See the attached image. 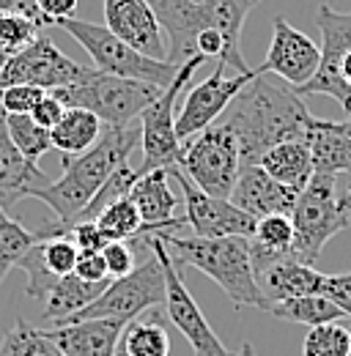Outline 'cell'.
Here are the masks:
<instances>
[{"label":"cell","mask_w":351,"mask_h":356,"mask_svg":"<svg viewBox=\"0 0 351 356\" xmlns=\"http://www.w3.org/2000/svg\"><path fill=\"white\" fill-rule=\"evenodd\" d=\"M104 28L146 58L168 60V39L148 0H104Z\"/></svg>","instance_id":"e0dca14e"},{"label":"cell","mask_w":351,"mask_h":356,"mask_svg":"<svg viewBox=\"0 0 351 356\" xmlns=\"http://www.w3.org/2000/svg\"><path fill=\"white\" fill-rule=\"evenodd\" d=\"M171 176L178 181V186L184 192V217H187V225L195 230V236H201V238H228V236L250 238L256 233V222H258L256 217H250L231 200L212 197L203 189H198L181 173L178 165L171 168Z\"/></svg>","instance_id":"9a60e30c"},{"label":"cell","mask_w":351,"mask_h":356,"mask_svg":"<svg viewBox=\"0 0 351 356\" xmlns=\"http://www.w3.org/2000/svg\"><path fill=\"white\" fill-rule=\"evenodd\" d=\"M55 28L66 31L77 44L86 49L93 60V69L102 74H116V77H130L140 83H151L157 88H168L176 80L178 66L171 60H154L132 49L127 42H121L116 33H110L102 25H93L77 17L58 19Z\"/></svg>","instance_id":"52a82bcc"},{"label":"cell","mask_w":351,"mask_h":356,"mask_svg":"<svg viewBox=\"0 0 351 356\" xmlns=\"http://www.w3.org/2000/svg\"><path fill=\"white\" fill-rule=\"evenodd\" d=\"M343 77H346V83L351 86V52L343 58Z\"/></svg>","instance_id":"f6af8a7d"},{"label":"cell","mask_w":351,"mask_h":356,"mask_svg":"<svg viewBox=\"0 0 351 356\" xmlns=\"http://www.w3.org/2000/svg\"><path fill=\"white\" fill-rule=\"evenodd\" d=\"M178 168L206 195L231 200L233 186L239 181V170H242L239 143L233 132L222 121H217L181 151Z\"/></svg>","instance_id":"ba28073f"},{"label":"cell","mask_w":351,"mask_h":356,"mask_svg":"<svg viewBox=\"0 0 351 356\" xmlns=\"http://www.w3.org/2000/svg\"><path fill=\"white\" fill-rule=\"evenodd\" d=\"M36 241H39V236L31 233V230H25L14 217L6 214V217L0 220V261H3L6 266H11V268L17 266V264L22 261V255H25Z\"/></svg>","instance_id":"e575fe53"},{"label":"cell","mask_w":351,"mask_h":356,"mask_svg":"<svg viewBox=\"0 0 351 356\" xmlns=\"http://www.w3.org/2000/svg\"><path fill=\"white\" fill-rule=\"evenodd\" d=\"M91 69L80 66L69 55H63L49 36H39L33 44L20 49L6 60L0 69V90L14 88V86H33L42 90H55L83 83Z\"/></svg>","instance_id":"4fadbf2b"},{"label":"cell","mask_w":351,"mask_h":356,"mask_svg":"<svg viewBox=\"0 0 351 356\" xmlns=\"http://www.w3.org/2000/svg\"><path fill=\"white\" fill-rule=\"evenodd\" d=\"M140 145V124L130 127H104L99 140L77 156H63V176L36 189L31 197L42 200L52 209L55 222H47L36 230L39 238L69 236L72 225L80 220L88 203L104 186L124 162H130L132 151Z\"/></svg>","instance_id":"6da1fadb"},{"label":"cell","mask_w":351,"mask_h":356,"mask_svg":"<svg viewBox=\"0 0 351 356\" xmlns=\"http://www.w3.org/2000/svg\"><path fill=\"white\" fill-rule=\"evenodd\" d=\"M324 296L332 299L343 310V315L351 318V271H346V274H327Z\"/></svg>","instance_id":"60d3db41"},{"label":"cell","mask_w":351,"mask_h":356,"mask_svg":"<svg viewBox=\"0 0 351 356\" xmlns=\"http://www.w3.org/2000/svg\"><path fill=\"white\" fill-rule=\"evenodd\" d=\"M171 170H151V173H140L130 189L132 203L140 211L143 220V233H173L178 227L187 225V217L176 211V195L171 192Z\"/></svg>","instance_id":"ac0fdd59"},{"label":"cell","mask_w":351,"mask_h":356,"mask_svg":"<svg viewBox=\"0 0 351 356\" xmlns=\"http://www.w3.org/2000/svg\"><path fill=\"white\" fill-rule=\"evenodd\" d=\"M102 258H104V264H107L110 280L127 277L132 268H134V252H132L130 241H110V244L102 250Z\"/></svg>","instance_id":"f35d334b"},{"label":"cell","mask_w":351,"mask_h":356,"mask_svg":"<svg viewBox=\"0 0 351 356\" xmlns=\"http://www.w3.org/2000/svg\"><path fill=\"white\" fill-rule=\"evenodd\" d=\"M341 127H343V129H346V132L351 134V113L346 115V121H341Z\"/></svg>","instance_id":"7dc6e473"},{"label":"cell","mask_w":351,"mask_h":356,"mask_svg":"<svg viewBox=\"0 0 351 356\" xmlns=\"http://www.w3.org/2000/svg\"><path fill=\"white\" fill-rule=\"evenodd\" d=\"M17 266L22 268L25 274H28V296L31 299H39V302H47V296H49V291L55 288V282L61 280V277H55L47 264H44V247H42V238L22 255V261L17 264Z\"/></svg>","instance_id":"836d02e7"},{"label":"cell","mask_w":351,"mask_h":356,"mask_svg":"<svg viewBox=\"0 0 351 356\" xmlns=\"http://www.w3.org/2000/svg\"><path fill=\"white\" fill-rule=\"evenodd\" d=\"M162 90L165 88H157L151 83L116 77V74H102V72L91 69V74L83 83L47 90V93L61 99L63 107H80V110L93 113L102 121V127H130L134 121H140L143 110Z\"/></svg>","instance_id":"5b68a950"},{"label":"cell","mask_w":351,"mask_h":356,"mask_svg":"<svg viewBox=\"0 0 351 356\" xmlns=\"http://www.w3.org/2000/svg\"><path fill=\"white\" fill-rule=\"evenodd\" d=\"M69 236H72V241L77 244V250H80V252H102V250L110 244V238L104 236V230H102L96 222L72 225Z\"/></svg>","instance_id":"ab89813d"},{"label":"cell","mask_w":351,"mask_h":356,"mask_svg":"<svg viewBox=\"0 0 351 356\" xmlns=\"http://www.w3.org/2000/svg\"><path fill=\"white\" fill-rule=\"evenodd\" d=\"M110 282H88L83 277H77L75 271L61 277L55 282V288L49 291L47 302H44V318L47 321H55L58 326L66 323L75 312H80L83 307H88L91 302H96L102 296V291L107 288Z\"/></svg>","instance_id":"484cf974"},{"label":"cell","mask_w":351,"mask_h":356,"mask_svg":"<svg viewBox=\"0 0 351 356\" xmlns=\"http://www.w3.org/2000/svg\"><path fill=\"white\" fill-rule=\"evenodd\" d=\"M305 140L313 154L315 173H351V134L341 127V121L313 118Z\"/></svg>","instance_id":"603a6c76"},{"label":"cell","mask_w":351,"mask_h":356,"mask_svg":"<svg viewBox=\"0 0 351 356\" xmlns=\"http://www.w3.org/2000/svg\"><path fill=\"white\" fill-rule=\"evenodd\" d=\"M124 326V321L113 318H88L61 323L52 332H47V337L63 356H116Z\"/></svg>","instance_id":"44dd1931"},{"label":"cell","mask_w":351,"mask_h":356,"mask_svg":"<svg viewBox=\"0 0 351 356\" xmlns=\"http://www.w3.org/2000/svg\"><path fill=\"white\" fill-rule=\"evenodd\" d=\"M315 28L321 33V63L305 86L294 88L299 96H329L346 115L351 113V86L343 77V58L351 52V11H335L332 6L315 8Z\"/></svg>","instance_id":"7c38bea8"},{"label":"cell","mask_w":351,"mask_h":356,"mask_svg":"<svg viewBox=\"0 0 351 356\" xmlns=\"http://www.w3.org/2000/svg\"><path fill=\"white\" fill-rule=\"evenodd\" d=\"M116 356H127V354H124V351H118V348H116Z\"/></svg>","instance_id":"681fc988"},{"label":"cell","mask_w":351,"mask_h":356,"mask_svg":"<svg viewBox=\"0 0 351 356\" xmlns=\"http://www.w3.org/2000/svg\"><path fill=\"white\" fill-rule=\"evenodd\" d=\"M162 31L168 39V60L181 66L184 60L195 58V42L203 31H219L225 39V55L219 63L228 69L233 66L239 74L250 72L242 49L239 36L244 28L247 14L261 0H148Z\"/></svg>","instance_id":"3957f363"},{"label":"cell","mask_w":351,"mask_h":356,"mask_svg":"<svg viewBox=\"0 0 351 356\" xmlns=\"http://www.w3.org/2000/svg\"><path fill=\"white\" fill-rule=\"evenodd\" d=\"M233 356H256V351H253V346H250V343H244V346H242V351H239V354H233Z\"/></svg>","instance_id":"bcb514c9"},{"label":"cell","mask_w":351,"mask_h":356,"mask_svg":"<svg viewBox=\"0 0 351 356\" xmlns=\"http://www.w3.org/2000/svg\"><path fill=\"white\" fill-rule=\"evenodd\" d=\"M315 115L288 83L256 74L225 110L222 124L239 143L242 165H258L261 156L288 140H305Z\"/></svg>","instance_id":"7a4b0ae2"},{"label":"cell","mask_w":351,"mask_h":356,"mask_svg":"<svg viewBox=\"0 0 351 356\" xmlns=\"http://www.w3.org/2000/svg\"><path fill=\"white\" fill-rule=\"evenodd\" d=\"M118 351L127 356H171V334L159 315L146 321H130L118 340Z\"/></svg>","instance_id":"f1b7e54d"},{"label":"cell","mask_w":351,"mask_h":356,"mask_svg":"<svg viewBox=\"0 0 351 356\" xmlns=\"http://www.w3.org/2000/svg\"><path fill=\"white\" fill-rule=\"evenodd\" d=\"M318 63H321V44H315L307 33L294 28L286 17H274L272 44L258 72L261 74L274 72L283 83H288L291 88H299L318 72Z\"/></svg>","instance_id":"2e32d148"},{"label":"cell","mask_w":351,"mask_h":356,"mask_svg":"<svg viewBox=\"0 0 351 356\" xmlns=\"http://www.w3.org/2000/svg\"><path fill=\"white\" fill-rule=\"evenodd\" d=\"M256 280H258V291H261L263 302L269 307L272 302H283V299H294V296H310V293H324L327 274L288 258V261H277L272 266L256 271Z\"/></svg>","instance_id":"7402d4cb"},{"label":"cell","mask_w":351,"mask_h":356,"mask_svg":"<svg viewBox=\"0 0 351 356\" xmlns=\"http://www.w3.org/2000/svg\"><path fill=\"white\" fill-rule=\"evenodd\" d=\"M49 184V178L39 170L36 162L22 156L8 137L6 110L0 104V211L14 217L22 197H31L36 189Z\"/></svg>","instance_id":"d6986e66"},{"label":"cell","mask_w":351,"mask_h":356,"mask_svg":"<svg viewBox=\"0 0 351 356\" xmlns=\"http://www.w3.org/2000/svg\"><path fill=\"white\" fill-rule=\"evenodd\" d=\"M349 356H351V351H349Z\"/></svg>","instance_id":"816d5d0a"},{"label":"cell","mask_w":351,"mask_h":356,"mask_svg":"<svg viewBox=\"0 0 351 356\" xmlns=\"http://www.w3.org/2000/svg\"><path fill=\"white\" fill-rule=\"evenodd\" d=\"M341 200H343V206L351 211V189H349V195H346V197H341Z\"/></svg>","instance_id":"c3c4849f"},{"label":"cell","mask_w":351,"mask_h":356,"mask_svg":"<svg viewBox=\"0 0 351 356\" xmlns=\"http://www.w3.org/2000/svg\"><path fill=\"white\" fill-rule=\"evenodd\" d=\"M222 72H225V66L219 63L201 86L189 88L178 115H176V137L178 140L198 137L203 129L217 124L219 115H225L231 102L239 96V90L244 88L256 74H261L258 69H250V72L236 74V77H225Z\"/></svg>","instance_id":"5bb4252c"},{"label":"cell","mask_w":351,"mask_h":356,"mask_svg":"<svg viewBox=\"0 0 351 356\" xmlns=\"http://www.w3.org/2000/svg\"><path fill=\"white\" fill-rule=\"evenodd\" d=\"M162 238L168 247L171 258L178 266H192L212 277L222 288V293L236 305V307H258L266 310L256 268L250 258V244L242 236H228V238H184L176 233H154Z\"/></svg>","instance_id":"277c9868"},{"label":"cell","mask_w":351,"mask_h":356,"mask_svg":"<svg viewBox=\"0 0 351 356\" xmlns=\"http://www.w3.org/2000/svg\"><path fill=\"white\" fill-rule=\"evenodd\" d=\"M66 115V107H63V102L61 99H55L52 93H44V99L33 107V113H31V118L44 127V129H55L58 124H61V118Z\"/></svg>","instance_id":"b9f144b4"},{"label":"cell","mask_w":351,"mask_h":356,"mask_svg":"<svg viewBox=\"0 0 351 356\" xmlns=\"http://www.w3.org/2000/svg\"><path fill=\"white\" fill-rule=\"evenodd\" d=\"M47 90L33 86H14V88L0 90V104L8 115H31L33 107L44 99Z\"/></svg>","instance_id":"74e56055"},{"label":"cell","mask_w":351,"mask_h":356,"mask_svg":"<svg viewBox=\"0 0 351 356\" xmlns=\"http://www.w3.org/2000/svg\"><path fill=\"white\" fill-rule=\"evenodd\" d=\"M297 197L299 195L294 189L274 181L261 165H242L239 181H236L233 195H231V203L239 206L242 211H247L250 217L263 220V217H272V214H288L291 217Z\"/></svg>","instance_id":"ffe728a7"},{"label":"cell","mask_w":351,"mask_h":356,"mask_svg":"<svg viewBox=\"0 0 351 356\" xmlns=\"http://www.w3.org/2000/svg\"><path fill=\"white\" fill-rule=\"evenodd\" d=\"M3 217H6V214H3V211H0V220H3Z\"/></svg>","instance_id":"f907efd6"},{"label":"cell","mask_w":351,"mask_h":356,"mask_svg":"<svg viewBox=\"0 0 351 356\" xmlns=\"http://www.w3.org/2000/svg\"><path fill=\"white\" fill-rule=\"evenodd\" d=\"M266 312H272L277 321H288V323H302V326H321V323H332L341 321L343 310L327 299L324 293H310V296H294V299H283V302H272Z\"/></svg>","instance_id":"83f0119b"},{"label":"cell","mask_w":351,"mask_h":356,"mask_svg":"<svg viewBox=\"0 0 351 356\" xmlns=\"http://www.w3.org/2000/svg\"><path fill=\"white\" fill-rule=\"evenodd\" d=\"M75 274L88 280V282H110V271H107V264H104L102 252H80Z\"/></svg>","instance_id":"7bdbcfd3"},{"label":"cell","mask_w":351,"mask_h":356,"mask_svg":"<svg viewBox=\"0 0 351 356\" xmlns=\"http://www.w3.org/2000/svg\"><path fill=\"white\" fill-rule=\"evenodd\" d=\"M263 170L274 181H280L283 186L294 189L297 195L307 186V181L313 178L315 168H313V154H310V145L307 140H288V143H280L274 148H269L261 156Z\"/></svg>","instance_id":"cb8c5ba5"},{"label":"cell","mask_w":351,"mask_h":356,"mask_svg":"<svg viewBox=\"0 0 351 356\" xmlns=\"http://www.w3.org/2000/svg\"><path fill=\"white\" fill-rule=\"evenodd\" d=\"M159 305H165V271L159 258L151 252V258L137 268H132L127 277L110 280L102 296L80 312H75L66 323L88 321V318H113V321L130 323L140 312L154 310Z\"/></svg>","instance_id":"30bf717a"},{"label":"cell","mask_w":351,"mask_h":356,"mask_svg":"<svg viewBox=\"0 0 351 356\" xmlns=\"http://www.w3.org/2000/svg\"><path fill=\"white\" fill-rule=\"evenodd\" d=\"M36 3H39V11L44 14L49 28H55L58 19L75 17V8H77V0H36Z\"/></svg>","instance_id":"ee69618b"},{"label":"cell","mask_w":351,"mask_h":356,"mask_svg":"<svg viewBox=\"0 0 351 356\" xmlns=\"http://www.w3.org/2000/svg\"><path fill=\"white\" fill-rule=\"evenodd\" d=\"M351 329L341 326L338 321L310 326L302 343V356H349Z\"/></svg>","instance_id":"d6a6232c"},{"label":"cell","mask_w":351,"mask_h":356,"mask_svg":"<svg viewBox=\"0 0 351 356\" xmlns=\"http://www.w3.org/2000/svg\"><path fill=\"white\" fill-rule=\"evenodd\" d=\"M6 127H8V137H11V143L17 145V151H20L22 156H28L31 162L42 159L44 154L52 148L49 129L39 127L31 115H8V113H6Z\"/></svg>","instance_id":"4dcf8cb0"},{"label":"cell","mask_w":351,"mask_h":356,"mask_svg":"<svg viewBox=\"0 0 351 356\" xmlns=\"http://www.w3.org/2000/svg\"><path fill=\"white\" fill-rule=\"evenodd\" d=\"M253 268L272 266L277 261L294 258V222L288 214H272L256 222V233L247 238ZM297 261V258H294Z\"/></svg>","instance_id":"d4e9b609"},{"label":"cell","mask_w":351,"mask_h":356,"mask_svg":"<svg viewBox=\"0 0 351 356\" xmlns=\"http://www.w3.org/2000/svg\"><path fill=\"white\" fill-rule=\"evenodd\" d=\"M338 176L329 173H313L307 186L299 192L291 222H294V258L299 264L313 266L327 247L329 238H335L341 230L349 227L351 211L338 197Z\"/></svg>","instance_id":"8992f818"},{"label":"cell","mask_w":351,"mask_h":356,"mask_svg":"<svg viewBox=\"0 0 351 356\" xmlns=\"http://www.w3.org/2000/svg\"><path fill=\"white\" fill-rule=\"evenodd\" d=\"M42 36V25L20 17V14H0V47L8 55H17L20 49H25L28 44H33Z\"/></svg>","instance_id":"d590c367"},{"label":"cell","mask_w":351,"mask_h":356,"mask_svg":"<svg viewBox=\"0 0 351 356\" xmlns=\"http://www.w3.org/2000/svg\"><path fill=\"white\" fill-rule=\"evenodd\" d=\"M0 356H63V354L55 348V343L47 337V332L31 326L28 321L20 318L6 332V337L0 343Z\"/></svg>","instance_id":"f546056e"},{"label":"cell","mask_w":351,"mask_h":356,"mask_svg":"<svg viewBox=\"0 0 351 356\" xmlns=\"http://www.w3.org/2000/svg\"><path fill=\"white\" fill-rule=\"evenodd\" d=\"M93 222L104 230V236L110 241H130L134 236H140V230H143L140 211L130 197H121V200L110 203Z\"/></svg>","instance_id":"1f68e13d"},{"label":"cell","mask_w":351,"mask_h":356,"mask_svg":"<svg viewBox=\"0 0 351 356\" xmlns=\"http://www.w3.org/2000/svg\"><path fill=\"white\" fill-rule=\"evenodd\" d=\"M203 55L184 60L176 72V80L162 90L140 115V145H143V165L137 173L151 170H171L181 159V140L176 137V102L178 93L187 88L189 77L203 66Z\"/></svg>","instance_id":"9c48e42d"},{"label":"cell","mask_w":351,"mask_h":356,"mask_svg":"<svg viewBox=\"0 0 351 356\" xmlns=\"http://www.w3.org/2000/svg\"><path fill=\"white\" fill-rule=\"evenodd\" d=\"M102 129L104 127L93 113L80 107H66V115L49 132V140H52V148H58L63 156H77L99 140Z\"/></svg>","instance_id":"4316f807"},{"label":"cell","mask_w":351,"mask_h":356,"mask_svg":"<svg viewBox=\"0 0 351 356\" xmlns=\"http://www.w3.org/2000/svg\"><path fill=\"white\" fill-rule=\"evenodd\" d=\"M44 247V264L55 277H66L77 268L80 250L72 241V236H55V238H42Z\"/></svg>","instance_id":"8d00e7d4"},{"label":"cell","mask_w":351,"mask_h":356,"mask_svg":"<svg viewBox=\"0 0 351 356\" xmlns=\"http://www.w3.org/2000/svg\"><path fill=\"white\" fill-rule=\"evenodd\" d=\"M134 238L143 241L148 247V252H154L159 258L162 271H165V310H168V318L176 323V329L189 340L195 356H233L228 354V348L219 343V337L212 332V326L203 318L198 302L187 291L184 277H181V268L171 258V252L162 244V238L154 236V233H143V236H134Z\"/></svg>","instance_id":"8fae6325"}]
</instances>
